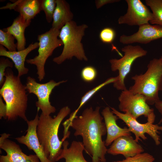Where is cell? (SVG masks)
Wrapping results in <instances>:
<instances>
[{
  "label": "cell",
  "instance_id": "obj_9",
  "mask_svg": "<svg viewBox=\"0 0 162 162\" xmlns=\"http://www.w3.org/2000/svg\"><path fill=\"white\" fill-rule=\"evenodd\" d=\"M118 99L120 110L136 119L141 116L147 118L155 115L154 109L150 108L142 94H134L127 88L122 91Z\"/></svg>",
  "mask_w": 162,
  "mask_h": 162
},
{
  "label": "cell",
  "instance_id": "obj_13",
  "mask_svg": "<svg viewBox=\"0 0 162 162\" xmlns=\"http://www.w3.org/2000/svg\"><path fill=\"white\" fill-rule=\"evenodd\" d=\"M161 38L162 26L148 23L139 26L138 31L132 35H122L119 38V41L124 44L134 43L146 44Z\"/></svg>",
  "mask_w": 162,
  "mask_h": 162
},
{
  "label": "cell",
  "instance_id": "obj_3",
  "mask_svg": "<svg viewBox=\"0 0 162 162\" xmlns=\"http://www.w3.org/2000/svg\"><path fill=\"white\" fill-rule=\"evenodd\" d=\"M68 106L62 108L57 116L52 118L41 113L39 117L36 133L39 141L47 158L51 161L56 162L62 151L63 142L59 140L58 131L63 120L70 113Z\"/></svg>",
  "mask_w": 162,
  "mask_h": 162
},
{
  "label": "cell",
  "instance_id": "obj_8",
  "mask_svg": "<svg viewBox=\"0 0 162 162\" xmlns=\"http://www.w3.org/2000/svg\"><path fill=\"white\" fill-rule=\"evenodd\" d=\"M67 80H62L56 82L51 80L46 83H40L31 76L27 78L26 88L29 93H33L37 97L38 100L36 102L38 110H40L42 113L45 116L50 115L56 111L55 107L52 106L50 102V96L53 89L56 86L66 82Z\"/></svg>",
  "mask_w": 162,
  "mask_h": 162
},
{
  "label": "cell",
  "instance_id": "obj_26",
  "mask_svg": "<svg viewBox=\"0 0 162 162\" xmlns=\"http://www.w3.org/2000/svg\"><path fill=\"white\" fill-rule=\"evenodd\" d=\"M154 160L152 155L147 153H144L115 162H153Z\"/></svg>",
  "mask_w": 162,
  "mask_h": 162
},
{
  "label": "cell",
  "instance_id": "obj_16",
  "mask_svg": "<svg viewBox=\"0 0 162 162\" xmlns=\"http://www.w3.org/2000/svg\"><path fill=\"white\" fill-rule=\"evenodd\" d=\"M101 114L104 120L107 130V136L105 141V145L109 146L118 138L124 136H131V133L128 128H122L118 126L116 121L118 118L110 110V108L106 106L104 108Z\"/></svg>",
  "mask_w": 162,
  "mask_h": 162
},
{
  "label": "cell",
  "instance_id": "obj_20",
  "mask_svg": "<svg viewBox=\"0 0 162 162\" xmlns=\"http://www.w3.org/2000/svg\"><path fill=\"white\" fill-rule=\"evenodd\" d=\"M52 28L60 30L67 23L73 20L74 15L69 4L64 0H56Z\"/></svg>",
  "mask_w": 162,
  "mask_h": 162
},
{
  "label": "cell",
  "instance_id": "obj_10",
  "mask_svg": "<svg viewBox=\"0 0 162 162\" xmlns=\"http://www.w3.org/2000/svg\"><path fill=\"white\" fill-rule=\"evenodd\" d=\"M111 108L112 112L126 124L130 131L134 134L135 140L136 142L141 140L140 137L143 140L147 139L145 135L146 133L152 138L156 145L158 146L160 144V139L159 134L160 131H162V126L153 124L154 121L151 120H147V123L141 124L130 115L120 112L113 107Z\"/></svg>",
  "mask_w": 162,
  "mask_h": 162
},
{
  "label": "cell",
  "instance_id": "obj_11",
  "mask_svg": "<svg viewBox=\"0 0 162 162\" xmlns=\"http://www.w3.org/2000/svg\"><path fill=\"white\" fill-rule=\"evenodd\" d=\"M128 8L127 12L118 19L119 24L130 26L141 25L149 23L152 14L148 8L140 0H126Z\"/></svg>",
  "mask_w": 162,
  "mask_h": 162
},
{
  "label": "cell",
  "instance_id": "obj_17",
  "mask_svg": "<svg viewBox=\"0 0 162 162\" xmlns=\"http://www.w3.org/2000/svg\"><path fill=\"white\" fill-rule=\"evenodd\" d=\"M41 0H18L8 3L0 9L14 10L24 19L31 21L41 10Z\"/></svg>",
  "mask_w": 162,
  "mask_h": 162
},
{
  "label": "cell",
  "instance_id": "obj_4",
  "mask_svg": "<svg viewBox=\"0 0 162 162\" xmlns=\"http://www.w3.org/2000/svg\"><path fill=\"white\" fill-rule=\"evenodd\" d=\"M147 67L144 74L132 77L134 84L129 89L143 95L147 103L152 105L160 100L159 92L162 91V57L153 59Z\"/></svg>",
  "mask_w": 162,
  "mask_h": 162
},
{
  "label": "cell",
  "instance_id": "obj_23",
  "mask_svg": "<svg viewBox=\"0 0 162 162\" xmlns=\"http://www.w3.org/2000/svg\"><path fill=\"white\" fill-rule=\"evenodd\" d=\"M147 5L151 8L152 18L149 22L162 26V0H146Z\"/></svg>",
  "mask_w": 162,
  "mask_h": 162
},
{
  "label": "cell",
  "instance_id": "obj_5",
  "mask_svg": "<svg viewBox=\"0 0 162 162\" xmlns=\"http://www.w3.org/2000/svg\"><path fill=\"white\" fill-rule=\"evenodd\" d=\"M87 25H77L72 20L67 23L61 29L58 37L64 45L62 53L53 58V61L58 64L73 57L80 61H88L81 41L85 35Z\"/></svg>",
  "mask_w": 162,
  "mask_h": 162
},
{
  "label": "cell",
  "instance_id": "obj_29",
  "mask_svg": "<svg viewBox=\"0 0 162 162\" xmlns=\"http://www.w3.org/2000/svg\"><path fill=\"white\" fill-rule=\"evenodd\" d=\"M14 65L13 62L8 58L2 57L0 58V86H2L5 80V69L8 68H12Z\"/></svg>",
  "mask_w": 162,
  "mask_h": 162
},
{
  "label": "cell",
  "instance_id": "obj_22",
  "mask_svg": "<svg viewBox=\"0 0 162 162\" xmlns=\"http://www.w3.org/2000/svg\"><path fill=\"white\" fill-rule=\"evenodd\" d=\"M118 80L117 76L107 79L104 82L88 91L82 97L78 108L70 115L67 121L70 123L76 116V114L80 108L95 94L104 86L111 83H113Z\"/></svg>",
  "mask_w": 162,
  "mask_h": 162
},
{
  "label": "cell",
  "instance_id": "obj_6",
  "mask_svg": "<svg viewBox=\"0 0 162 162\" xmlns=\"http://www.w3.org/2000/svg\"><path fill=\"white\" fill-rule=\"evenodd\" d=\"M60 31V30L51 28L48 31L38 35V54L33 58L26 60L27 63L36 66L37 74L40 81L45 76V65L47 59L52 55L56 48L63 45L62 40L58 38Z\"/></svg>",
  "mask_w": 162,
  "mask_h": 162
},
{
  "label": "cell",
  "instance_id": "obj_12",
  "mask_svg": "<svg viewBox=\"0 0 162 162\" xmlns=\"http://www.w3.org/2000/svg\"><path fill=\"white\" fill-rule=\"evenodd\" d=\"M38 111L34 119L26 122L28 127L26 135L17 137L15 139L19 143L26 145L29 150H33L40 162H52L45 155L37 135V127L39 117Z\"/></svg>",
  "mask_w": 162,
  "mask_h": 162
},
{
  "label": "cell",
  "instance_id": "obj_21",
  "mask_svg": "<svg viewBox=\"0 0 162 162\" xmlns=\"http://www.w3.org/2000/svg\"><path fill=\"white\" fill-rule=\"evenodd\" d=\"M31 21L25 20L20 15L15 19L12 25L4 29V31L13 36L17 40V49L18 51L24 50L26 45L25 31Z\"/></svg>",
  "mask_w": 162,
  "mask_h": 162
},
{
  "label": "cell",
  "instance_id": "obj_31",
  "mask_svg": "<svg viewBox=\"0 0 162 162\" xmlns=\"http://www.w3.org/2000/svg\"><path fill=\"white\" fill-rule=\"evenodd\" d=\"M119 0H97L95 1V5L97 9L108 4L119 2Z\"/></svg>",
  "mask_w": 162,
  "mask_h": 162
},
{
  "label": "cell",
  "instance_id": "obj_32",
  "mask_svg": "<svg viewBox=\"0 0 162 162\" xmlns=\"http://www.w3.org/2000/svg\"><path fill=\"white\" fill-rule=\"evenodd\" d=\"M154 106L161 116V118L158 123V124H160L162 123V100H160L154 104Z\"/></svg>",
  "mask_w": 162,
  "mask_h": 162
},
{
  "label": "cell",
  "instance_id": "obj_2",
  "mask_svg": "<svg viewBox=\"0 0 162 162\" xmlns=\"http://www.w3.org/2000/svg\"><path fill=\"white\" fill-rule=\"evenodd\" d=\"M5 81L0 89V96L4 100L7 108L6 119L16 120L18 117L26 122L28 95L25 86L20 77L15 75L11 68L5 72Z\"/></svg>",
  "mask_w": 162,
  "mask_h": 162
},
{
  "label": "cell",
  "instance_id": "obj_27",
  "mask_svg": "<svg viewBox=\"0 0 162 162\" xmlns=\"http://www.w3.org/2000/svg\"><path fill=\"white\" fill-rule=\"evenodd\" d=\"M116 32L112 28L106 27L103 29L99 34V38L104 43L110 44L112 43L116 37Z\"/></svg>",
  "mask_w": 162,
  "mask_h": 162
},
{
  "label": "cell",
  "instance_id": "obj_15",
  "mask_svg": "<svg viewBox=\"0 0 162 162\" xmlns=\"http://www.w3.org/2000/svg\"><path fill=\"white\" fill-rule=\"evenodd\" d=\"M0 148L6 153L0 155V162H40L36 154L26 155L19 145L8 139L0 145Z\"/></svg>",
  "mask_w": 162,
  "mask_h": 162
},
{
  "label": "cell",
  "instance_id": "obj_19",
  "mask_svg": "<svg viewBox=\"0 0 162 162\" xmlns=\"http://www.w3.org/2000/svg\"><path fill=\"white\" fill-rule=\"evenodd\" d=\"M69 144L67 140L63 142V148L57 161L64 158L65 162H88L83 155L85 148L82 142L73 141L68 148Z\"/></svg>",
  "mask_w": 162,
  "mask_h": 162
},
{
  "label": "cell",
  "instance_id": "obj_30",
  "mask_svg": "<svg viewBox=\"0 0 162 162\" xmlns=\"http://www.w3.org/2000/svg\"><path fill=\"white\" fill-rule=\"evenodd\" d=\"M7 108L5 104L3 102V99L0 96V119L2 118L6 119Z\"/></svg>",
  "mask_w": 162,
  "mask_h": 162
},
{
  "label": "cell",
  "instance_id": "obj_7",
  "mask_svg": "<svg viewBox=\"0 0 162 162\" xmlns=\"http://www.w3.org/2000/svg\"><path fill=\"white\" fill-rule=\"evenodd\" d=\"M121 50L124 55L119 59L112 58L110 60L111 68L112 71L118 70V80L113 83L114 87L122 91L127 89L124 80L130 73L134 62L137 58L146 55L147 51L139 45L130 44L124 46Z\"/></svg>",
  "mask_w": 162,
  "mask_h": 162
},
{
  "label": "cell",
  "instance_id": "obj_14",
  "mask_svg": "<svg viewBox=\"0 0 162 162\" xmlns=\"http://www.w3.org/2000/svg\"><path fill=\"white\" fill-rule=\"evenodd\" d=\"M144 152L142 147L130 136H122L116 139L107 149V153L113 155L122 154L127 158Z\"/></svg>",
  "mask_w": 162,
  "mask_h": 162
},
{
  "label": "cell",
  "instance_id": "obj_28",
  "mask_svg": "<svg viewBox=\"0 0 162 162\" xmlns=\"http://www.w3.org/2000/svg\"><path fill=\"white\" fill-rule=\"evenodd\" d=\"M97 71L93 67L88 66L82 70L81 75L82 79L84 81L90 82L94 81L97 76Z\"/></svg>",
  "mask_w": 162,
  "mask_h": 162
},
{
  "label": "cell",
  "instance_id": "obj_24",
  "mask_svg": "<svg viewBox=\"0 0 162 162\" xmlns=\"http://www.w3.org/2000/svg\"><path fill=\"white\" fill-rule=\"evenodd\" d=\"M15 38L7 32L0 30V44L10 52L16 51L17 45L14 43Z\"/></svg>",
  "mask_w": 162,
  "mask_h": 162
},
{
  "label": "cell",
  "instance_id": "obj_18",
  "mask_svg": "<svg viewBox=\"0 0 162 162\" xmlns=\"http://www.w3.org/2000/svg\"><path fill=\"white\" fill-rule=\"evenodd\" d=\"M39 43L35 42L31 44L24 50L10 52L7 51L2 45H0V56H5L11 59L17 70L18 76L20 77L27 74L28 69L25 66L26 58L28 55L32 51L38 48Z\"/></svg>",
  "mask_w": 162,
  "mask_h": 162
},
{
  "label": "cell",
  "instance_id": "obj_1",
  "mask_svg": "<svg viewBox=\"0 0 162 162\" xmlns=\"http://www.w3.org/2000/svg\"><path fill=\"white\" fill-rule=\"evenodd\" d=\"M99 106L94 110L92 107L86 109L81 115L75 117L69 126L75 130L74 136H82L84 150L91 156L92 162L106 161L107 149L102 137L107 130Z\"/></svg>",
  "mask_w": 162,
  "mask_h": 162
},
{
  "label": "cell",
  "instance_id": "obj_33",
  "mask_svg": "<svg viewBox=\"0 0 162 162\" xmlns=\"http://www.w3.org/2000/svg\"><path fill=\"white\" fill-rule=\"evenodd\" d=\"M1 136L0 138V145L2 144L4 141L8 139L10 135L9 134L3 133L1 134Z\"/></svg>",
  "mask_w": 162,
  "mask_h": 162
},
{
  "label": "cell",
  "instance_id": "obj_25",
  "mask_svg": "<svg viewBox=\"0 0 162 162\" xmlns=\"http://www.w3.org/2000/svg\"><path fill=\"white\" fill-rule=\"evenodd\" d=\"M56 5V0H41V10L44 12L46 19L48 23H50L53 20Z\"/></svg>",
  "mask_w": 162,
  "mask_h": 162
}]
</instances>
